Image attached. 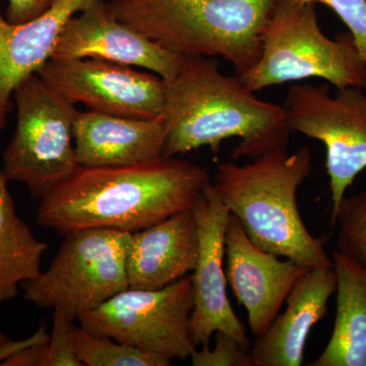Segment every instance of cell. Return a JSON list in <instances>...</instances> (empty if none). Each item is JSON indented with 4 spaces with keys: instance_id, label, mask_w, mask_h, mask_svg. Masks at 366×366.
Listing matches in <instances>:
<instances>
[{
    "instance_id": "cell-22",
    "label": "cell",
    "mask_w": 366,
    "mask_h": 366,
    "mask_svg": "<svg viewBox=\"0 0 366 366\" xmlns=\"http://www.w3.org/2000/svg\"><path fill=\"white\" fill-rule=\"evenodd\" d=\"M216 345L203 346L190 355L194 366H254L249 351L245 350L235 339L224 332H216Z\"/></svg>"
},
{
    "instance_id": "cell-21",
    "label": "cell",
    "mask_w": 366,
    "mask_h": 366,
    "mask_svg": "<svg viewBox=\"0 0 366 366\" xmlns=\"http://www.w3.org/2000/svg\"><path fill=\"white\" fill-rule=\"evenodd\" d=\"M331 224L338 227L337 252L366 274V189L344 197Z\"/></svg>"
},
{
    "instance_id": "cell-7",
    "label": "cell",
    "mask_w": 366,
    "mask_h": 366,
    "mask_svg": "<svg viewBox=\"0 0 366 366\" xmlns=\"http://www.w3.org/2000/svg\"><path fill=\"white\" fill-rule=\"evenodd\" d=\"M64 236L49 268L21 288L26 300L43 308H59L74 320L129 288L132 233L90 228Z\"/></svg>"
},
{
    "instance_id": "cell-15",
    "label": "cell",
    "mask_w": 366,
    "mask_h": 366,
    "mask_svg": "<svg viewBox=\"0 0 366 366\" xmlns=\"http://www.w3.org/2000/svg\"><path fill=\"white\" fill-rule=\"evenodd\" d=\"M335 292L333 268L308 269L289 293L285 312L255 338L249 350L254 366L302 365L310 331L326 317L327 303Z\"/></svg>"
},
{
    "instance_id": "cell-3",
    "label": "cell",
    "mask_w": 366,
    "mask_h": 366,
    "mask_svg": "<svg viewBox=\"0 0 366 366\" xmlns=\"http://www.w3.org/2000/svg\"><path fill=\"white\" fill-rule=\"evenodd\" d=\"M312 167L307 147L293 154L280 149L244 165L218 164L213 187L259 249L310 269H332L324 238L310 232L298 209V189Z\"/></svg>"
},
{
    "instance_id": "cell-17",
    "label": "cell",
    "mask_w": 366,
    "mask_h": 366,
    "mask_svg": "<svg viewBox=\"0 0 366 366\" xmlns=\"http://www.w3.org/2000/svg\"><path fill=\"white\" fill-rule=\"evenodd\" d=\"M197 252L192 208L132 233L127 259L129 287L157 290L180 280L196 268Z\"/></svg>"
},
{
    "instance_id": "cell-4",
    "label": "cell",
    "mask_w": 366,
    "mask_h": 366,
    "mask_svg": "<svg viewBox=\"0 0 366 366\" xmlns=\"http://www.w3.org/2000/svg\"><path fill=\"white\" fill-rule=\"evenodd\" d=\"M277 0H109L118 20L182 56L221 57L242 76L259 61Z\"/></svg>"
},
{
    "instance_id": "cell-25",
    "label": "cell",
    "mask_w": 366,
    "mask_h": 366,
    "mask_svg": "<svg viewBox=\"0 0 366 366\" xmlns=\"http://www.w3.org/2000/svg\"><path fill=\"white\" fill-rule=\"evenodd\" d=\"M6 19L9 23L23 24L38 18L57 0H7Z\"/></svg>"
},
{
    "instance_id": "cell-11",
    "label": "cell",
    "mask_w": 366,
    "mask_h": 366,
    "mask_svg": "<svg viewBox=\"0 0 366 366\" xmlns=\"http://www.w3.org/2000/svg\"><path fill=\"white\" fill-rule=\"evenodd\" d=\"M196 219L199 252L192 274L194 310L190 317V334L194 346L209 345L216 332L232 337L247 351L250 341L242 320L231 307L227 279L223 267L228 209L217 194L213 183H207L192 206Z\"/></svg>"
},
{
    "instance_id": "cell-1",
    "label": "cell",
    "mask_w": 366,
    "mask_h": 366,
    "mask_svg": "<svg viewBox=\"0 0 366 366\" xmlns=\"http://www.w3.org/2000/svg\"><path fill=\"white\" fill-rule=\"evenodd\" d=\"M208 170L175 157L78 169L40 199L36 221L60 235L106 228L134 233L192 209Z\"/></svg>"
},
{
    "instance_id": "cell-12",
    "label": "cell",
    "mask_w": 366,
    "mask_h": 366,
    "mask_svg": "<svg viewBox=\"0 0 366 366\" xmlns=\"http://www.w3.org/2000/svg\"><path fill=\"white\" fill-rule=\"evenodd\" d=\"M182 57L118 20L105 0H94L67 21L51 59L106 60L149 69L166 81L174 78Z\"/></svg>"
},
{
    "instance_id": "cell-14",
    "label": "cell",
    "mask_w": 366,
    "mask_h": 366,
    "mask_svg": "<svg viewBox=\"0 0 366 366\" xmlns=\"http://www.w3.org/2000/svg\"><path fill=\"white\" fill-rule=\"evenodd\" d=\"M93 1L57 0L44 14L23 24L9 23L0 11V131L13 112L16 89L51 59L67 21Z\"/></svg>"
},
{
    "instance_id": "cell-18",
    "label": "cell",
    "mask_w": 366,
    "mask_h": 366,
    "mask_svg": "<svg viewBox=\"0 0 366 366\" xmlns=\"http://www.w3.org/2000/svg\"><path fill=\"white\" fill-rule=\"evenodd\" d=\"M337 312L326 348L310 366H366V274L334 250Z\"/></svg>"
},
{
    "instance_id": "cell-16",
    "label": "cell",
    "mask_w": 366,
    "mask_h": 366,
    "mask_svg": "<svg viewBox=\"0 0 366 366\" xmlns=\"http://www.w3.org/2000/svg\"><path fill=\"white\" fill-rule=\"evenodd\" d=\"M72 134L79 166L107 167L163 157L166 127L163 117L141 119L78 110Z\"/></svg>"
},
{
    "instance_id": "cell-20",
    "label": "cell",
    "mask_w": 366,
    "mask_h": 366,
    "mask_svg": "<svg viewBox=\"0 0 366 366\" xmlns=\"http://www.w3.org/2000/svg\"><path fill=\"white\" fill-rule=\"evenodd\" d=\"M71 338L74 353L86 366H169L171 360L143 352L109 337L94 334L72 324Z\"/></svg>"
},
{
    "instance_id": "cell-2",
    "label": "cell",
    "mask_w": 366,
    "mask_h": 366,
    "mask_svg": "<svg viewBox=\"0 0 366 366\" xmlns=\"http://www.w3.org/2000/svg\"><path fill=\"white\" fill-rule=\"evenodd\" d=\"M163 157L209 147L218 154L225 139L238 137L232 160L262 157L287 148L292 129L283 106L255 97L239 76H225L215 59L183 56L166 81Z\"/></svg>"
},
{
    "instance_id": "cell-10",
    "label": "cell",
    "mask_w": 366,
    "mask_h": 366,
    "mask_svg": "<svg viewBox=\"0 0 366 366\" xmlns=\"http://www.w3.org/2000/svg\"><path fill=\"white\" fill-rule=\"evenodd\" d=\"M74 105L117 117H163L166 83L157 74L106 60L49 59L37 72Z\"/></svg>"
},
{
    "instance_id": "cell-24",
    "label": "cell",
    "mask_w": 366,
    "mask_h": 366,
    "mask_svg": "<svg viewBox=\"0 0 366 366\" xmlns=\"http://www.w3.org/2000/svg\"><path fill=\"white\" fill-rule=\"evenodd\" d=\"M298 4H324L345 24L366 66V0H292Z\"/></svg>"
},
{
    "instance_id": "cell-5",
    "label": "cell",
    "mask_w": 366,
    "mask_h": 366,
    "mask_svg": "<svg viewBox=\"0 0 366 366\" xmlns=\"http://www.w3.org/2000/svg\"><path fill=\"white\" fill-rule=\"evenodd\" d=\"M315 6L277 0L262 33L261 57L239 76L250 91L312 78L325 79L336 89L366 86V66L352 35L327 37Z\"/></svg>"
},
{
    "instance_id": "cell-13",
    "label": "cell",
    "mask_w": 366,
    "mask_h": 366,
    "mask_svg": "<svg viewBox=\"0 0 366 366\" xmlns=\"http://www.w3.org/2000/svg\"><path fill=\"white\" fill-rule=\"evenodd\" d=\"M226 279L238 303L244 307L250 332L257 338L280 314L296 282L310 268L259 249L239 220L229 216L225 235Z\"/></svg>"
},
{
    "instance_id": "cell-19",
    "label": "cell",
    "mask_w": 366,
    "mask_h": 366,
    "mask_svg": "<svg viewBox=\"0 0 366 366\" xmlns=\"http://www.w3.org/2000/svg\"><path fill=\"white\" fill-rule=\"evenodd\" d=\"M9 183L0 168V303L13 300L21 284L41 273L49 247L16 214Z\"/></svg>"
},
{
    "instance_id": "cell-6",
    "label": "cell",
    "mask_w": 366,
    "mask_h": 366,
    "mask_svg": "<svg viewBox=\"0 0 366 366\" xmlns=\"http://www.w3.org/2000/svg\"><path fill=\"white\" fill-rule=\"evenodd\" d=\"M14 100L16 127L0 168L7 182L23 183L40 199L79 168L72 143L78 110L38 74L16 89Z\"/></svg>"
},
{
    "instance_id": "cell-8",
    "label": "cell",
    "mask_w": 366,
    "mask_h": 366,
    "mask_svg": "<svg viewBox=\"0 0 366 366\" xmlns=\"http://www.w3.org/2000/svg\"><path fill=\"white\" fill-rule=\"evenodd\" d=\"M192 274L157 290L127 288L79 317L81 327L143 352L187 360L197 347L190 334Z\"/></svg>"
},
{
    "instance_id": "cell-9",
    "label": "cell",
    "mask_w": 366,
    "mask_h": 366,
    "mask_svg": "<svg viewBox=\"0 0 366 366\" xmlns=\"http://www.w3.org/2000/svg\"><path fill=\"white\" fill-rule=\"evenodd\" d=\"M283 108L293 132L326 148L332 223L347 189L366 168V86L336 89L332 96L327 84H296L289 89Z\"/></svg>"
},
{
    "instance_id": "cell-23",
    "label": "cell",
    "mask_w": 366,
    "mask_h": 366,
    "mask_svg": "<svg viewBox=\"0 0 366 366\" xmlns=\"http://www.w3.org/2000/svg\"><path fill=\"white\" fill-rule=\"evenodd\" d=\"M74 320L62 310L54 308L53 329L46 345L44 366H81L74 353L71 338Z\"/></svg>"
},
{
    "instance_id": "cell-26",
    "label": "cell",
    "mask_w": 366,
    "mask_h": 366,
    "mask_svg": "<svg viewBox=\"0 0 366 366\" xmlns=\"http://www.w3.org/2000/svg\"><path fill=\"white\" fill-rule=\"evenodd\" d=\"M48 340L49 336H47L43 327H41L39 331L30 339L24 341H11L9 337L0 332V365H2L9 356L18 352L21 349L35 344L47 343Z\"/></svg>"
}]
</instances>
